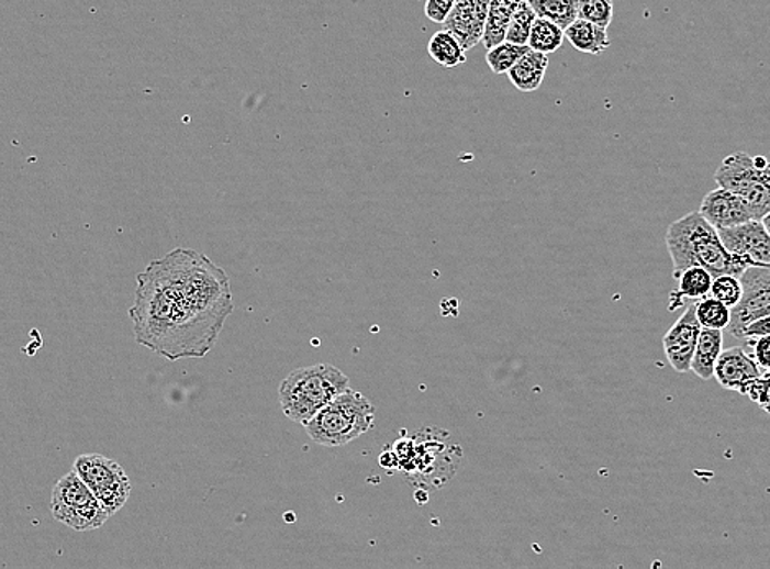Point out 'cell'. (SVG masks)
<instances>
[{
  "label": "cell",
  "instance_id": "obj_1",
  "mask_svg": "<svg viewBox=\"0 0 770 569\" xmlns=\"http://www.w3.org/2000/svg\"><path fill=\"white\" fill-rule=\"evenodd\" d=\"M234 312L231 279L214 261L176 248L137 276L129 315L135 342L163 358H204Z\"/></svg>",
  "mask_w": 770,
  "mask_h": 569
},
{
  "label": "cell",
  "instance_id": "obj_2",
  "mask_svg": "<svg viewBox=\"0 0 770 569\" xmlns=\"http://www.w3.org/2000/svg\"><path fill=\"white\" fill-rule=\"evenodd\" d=\"M666 245L673 263V278H679L687 268L702 266L713 278L733 275L741 278L751 263L743 256L728 252L718 230L713 227L699 212H690L667 230Z\"/></svg>",
  "mask_w": 770,
  "mask_h": 569
},
{
  "label": "cell",
  "instance_id": "obj_3",
  "mask_svg": "<svg viewBox=\"0 0 770 569\" xmlns=\"http://www.w3.org/2000/svg\"><path fill=\"white\" fill-rule=\"evenodd\" d=\"M350 388V379L335 366H306L291 371L280 384L281 411L290 421L306 425L321 409Z\"/></svg>",
  "mask_w": 770,
  "mask_h": 569
},
{
  "label": "cell",
  "instance_id": "obj_4",
  "mask_svg": "<svg viewBox=\"0 0 770 569\" xmlns=\"http://www.w3.org/2000/svg\"><path fill=\"white\" fill-rule=\"evenodd\" d=\"M375 408L361 392L348 388L317 412L304 427L322 447H344L373 428Z\"/></svg>",
  "mask_w": 770,
  "mask_h": 569
},
{
  "label": "cell",
  "instance_id": "obj_5",
  "mask_svg": "<svg viewBox=\"0 0 770 569\" xmlns=\"http://www.w3.org/2000/svg\"><path fill=\"white\" fill-rule=\"evenodd\" d=\"M715 181L738 194L751 208L756 221L770 212V161L765 156L736 152L723 159Z\"/></svg>",
  "mask_w": 770,
  "mask_h": 569
},
{
  "label": "cell",
  "instance_id": "obj_6",
  "mask_svg": "<svg viewBox=\"0 0 770 569\" xmlns=\"http://www.w3.org/2000/svg\"><path fill=\"white\" fill-rule=\"evenodd\" d=\"M49 507L55 521L78 532L101 528L111 517L75 469L56 482Z\"/></svg>",
  "mask_w": 770,
  "mask_h": 569
},
{
  "label": "cell",
  "instance_id": "obj_7",
  "mask_svg": "<svg viewBox=\"0 0 770 569\" xmlns=\"http://www.w3.org/2000/svg\"><path fill=\"white\" fill-rule=\"evenodd\" d=\"M72 469L94 492L109 515H114L127 504L132 482L124 468L114 459L98 454L81 455L75 459Z\"/></svg>",
  "mask_w": 770,
  "mask_h": 569
},
{
  "label": "cell",
  "instance_id": "obj_8",
  "mask_svg": "<svg viewBox=\"0 0 770 569\" xmlns=\"http://www.w3.org/2000/svg\"><path fill=\"white\" fill-rule=\"evenodd\" d=\"M741 281L743 298L732 309V322L728 325L729 334L738 341H743V334L751 322L770 315V268L751 266L741 276Z\"/></svg>",
  "mask_w": 770,
  "mask_h": 569
},
{
  "label": "cell",
  "instance_id": "obj_9",
  "mask_svg": "<svg viewBox=\"0 0 770 569\" xmlns=\"http://www.w3.org/2000/svg\"><path fill=\"white\" fill-rule=\"evenodd\" d=\"M702 328L696 317L695 302L685 309L682 317L663 335V353L677 372L692 371L693 355H695Z\"/></svg>",
  "mask_w": 770,
  "mask_h": 569
},
{
  "label": "cell",
  "instance_id": "obj_10",
  "mask_svg": "<svg viewBox=\"0 0 770 569\" xmlns=\"http://www.w3.org/2000/svg\"><path fill=\"white\" fill-rule=\"evenodd\" d=\"M718 233L729 253L743 256L751 266L770 268V235L761 221H749L736 227L718 230Z\"/></svg>",
  "mask_w": 770,
  "mask_h": 569
},
{
  "label": "cell",
  "instance_id": "obj_11",
  "mask_svg": "<svg viewBox=\"0 0 770 569\" xmlns=\"http://www.w3.org/2000/svg\"><path fill=\"white\" fill-rule=\"evenodd\" d=\"M491 0H457L453 12L444 22V29L453 33L465 52L483 42Z\"/></svg>",
  "mask_w": 770,
  "mask_h": 569
},
{
  "label": "cell",
  "instance_id": "obj_12",
  "mask_svg": "<svg viewBox=\"0 0 770 569\" xmlns=\"http://www.w3.org/2000/svg\"><path fill=\"white\" fill-rule=\"evenodd\" d=\"M762 375L761 366L756 361L752 353L746 352L743 346L723 349L715 368V379L723 389L736 391L746 395L749 386Z\"/></svg>",
  "mask_w": 770,
  "mask_h": 569
},
{
  "label": "cell",
  "instance_id": "obj_13",
  "mask_svg": "<svg viewBox=\"0 0 770 569\" xmlns=\"http://www.w3.org/2000/svg\"><path fill=\"white\" fill-rule=\"evenodd\" d=\"M700 214L716 230L732 228L756 221L751 208L738 194L722 186L703 198Z\"/></svg>",
  "mask_w": 770,
  "mask_h": 569
},
{
  "label": "cell",
  "instance_id": "obj_14",
  "mask_svg": "<svg viewBox=\"0 0 770 569\" xmlns=\"http://www.w3.org/2000/svg\"><path fill=\"white\" fill-rule=\"evenodd\" d=\"M549 68L546 53L529 49L507 72L511 85L521 92H534L540 88Z\"/></svg>",
  "mask_w": 770,
  "mask_h": 569
},
{
  "label": "cell",
  "instance_id": "obj_15",
  "mask_svg": "<svg viewBox=\"0 0 770 569\" xmlns=\"http://www.w3.org/2000/svg\"><path fill=\"white\" fill-rule=\"evenodd\" d=\"M609 29L596 25V23L587 22L583 19H577L569 29L566 30V38L570 45L580 53L587 55L599 56L605 53L612 46Z\"/></svg>",
  "mask_w": 770,
  "mask_h": 569
},
{
  "label": "cell",
  "instance_id": "obj_16",
  "mask_svg": "<svg viewBox=\"0 0 770 569\" xmlns=\"http://www.w3.org/2000/svg\"><path fill=\"white\" fill-rule=\"evenodd\" d=\"M723 352V331L716 328H702L699 345L693 355L692 371L700 379L715 378L716 362Z\"/></svg>",
  "mask_w": 770,
  "mask_h": 569
},
{
  "label": "cell",
  "instance_id": "obj_17",
  "mask_svg": "<svg viewBox=\"0 0 770 569\" xmlns=\"http://www.w3.org/2000/svg\"><path fill=\"white\" fill-rule=\"evenodd\" d=\"M524 0H491L488 12L487 30H484L483 46L487 49L506 42L507 29L516 13L517 7Z\"/></svg>",
  "mask_w": 770,
  "mask_h": 569
},
{
  "label": "cell",
  "instance_id": "obj_18",
  "mask_svg": "<svg viewBox=\"0 0 770 569\" xmlns=\"http://www.w3.org/2000/svg\"><path fill=\"white\" fill-rule=\"evenodd\" d=\"M427 52H429L431 58L444 68H456V66L467 62V55H465L467 52H465L464 46L446 29L434 33L429 45H427Z\"/></svg>",
  "mask_w": 770,
  "mask_h": 569
},
{
  "label": "cell",
  "instance_id": "obj_19",
  "mask_svg": "<svg viewBox=\"0 0 770 569\" xmlns=\"http://www.w3.org/2000/svg\"><path fill=\"white\" fill-rule=\"evenodd\" d=\"M537 16L550 20L567 30L579 19V2L577 0H529Z\"/></svg>",
  "mask_w": 770,
  "mask_h": 569
},
{
  "label": "cell",
  "instance_id": "obj_20",
  "mask_svg": "<svg viewBox=\"0 0 770 569\" xmlns=\"http://www.w3.org/2000/svg\"><path fill=\"white\" fill-rule=\"evenodd\" d=\"M563 40H566V30L560 29L550 20L537 16L529 36L531 49L549 55V53H556L557 49H560Z\"/></svg>",
  "mask_w": 770,
  "mask_h": 569
},
{
  "label": "cell",
  "instance_id": "obj_21",
  "mask_svg": "<svg viewBox=\"0 0 770 569\" xmlns=\"http://www.w3.org/2000/svg\"><path fill=\"white\" fill-rule=\"evenodd\" d=\"M677 279H679V292L677 294L680 298L700 301V299L710 295L713 279L715 278H713L708 269L702 268V266H692V268H687Z\"/></svg>",
  "mask_w": 770,
  "mask_h": 569
},
{
  "label": "cell",
  "instance_id": "obj_22",
  "mask_svg": "<svg viewBox=\"0 0 770 569\" xmlns=\"http://www.w3.org/2000/svg\"><path fill=\"white\" fill-rule=\"evenodd\" d=\"M696 317L703 328L725 331L732 322V308L713 295H706L696 302Z\"/></svg>",
  "mask_w": 770,
  "mask_h": 569
},
{
  "label": "cell",
  "instance_id": "obj_23",
  "mask_svg": "<svg viewBox=\"0 0 770 569\" xmlns=\"http://www.w3.org/2000/svg\"><path fill=\"white\" fill-rule=\"evenodd\" d=\"M529 45L503 42L487 52V65L494 75H507L510 69L529 52Z\"/></svg>",
  "mask_w": 770,
  "mask_h": 569
},
{
  "label": "cell",
  "instance_id": "obj_24",
  "mask_svg": "<svg viewBox=\"0 0 770 569\" xmlns=\"http://www.w3.org/2000/svg\"><path fill=\"white\" fill-rule=\"evenodd\" d=\"M536 10L531 5L529 0H524L517 7L513 20H511L510 29H507L506 42L516 43V45H529L531 32H533L534 22H536Z\"/></svg>",
  "mask_w": 770,
  "mask_h": 569
},
{
  "label": "cell",
  "instance_id": "obj_25",
  "mask_svg": "<svg viewBox=\"0 0 770 569\" xmlns=\"http://www.w3.org/2000/svg\"><path fill=\"white\" fill-rule=\"evenodd\" d=\"M579 2V19L609 29L615 15L613 0H577Z\"/></svg>",
  "mask_w": 770,
  "mask_h": 569
},
{
  "label": "cell",
  "instance_id": "obj_26",
  "mask_svg": "<svg viewBox=\"0 0 770 569\" xmlns=\"http://www.w3.org/2000/svg\"><path fill=\"white\" fill-rule=\"evenodd\" d=\"M710 295L725 302L728 308H736L743 298V281L738 276L722 275L713 279Z\"/></svg>",
  "mask_w": 770,
  "mask_h": 569
},
{
  "label": "cell",
  "instance_id": "obj_27",
  "mask_svg": "<svg viewBox=\"0 0 770 569\" xmlns=\"http://www.w3.org/2000/svg\"><path fill=\"white\" fill-rule=\"evenodd\" d=\"M746 398L770 414V371L762 372L746 391Z\"/></svg>",
  "mask_w": 770,
  "mask_h": 569
},
{
  "label": "cell",
  "instance_id": "obj_28",
  "mask_svg": "<svg viewBox=\"0 0 770 569\" xmlns=\"http://www.w3.org/2000/svg\"><path fill=\"white\" fill-rule=\"evenodd\" d=\"M457 0H426L424 12H426V16L431 22L444 23L447 16L450 15V12H453Z\"/></svg>",
  "mask_w": 770,
  "mask_h": 569
},
{
  "label": "cell",
  "instance_id": "obj_29",
  "mask_svg": "<svg viewBox=\"0 0 770 569\" xmlns=\"http://www.w3.org/2000/svg\"><path fill=\"white\" fill-rule=\"evenodd\" d=\"M746 343L751 346L752 356H755L758 365L761 366L762 371H770V335L751 338V341Z\"/></svg>",
  "mask_w": 770,
  "mask_h": 569
},
{
  "label": "cell",
  "instance_id": "obj_30",
  "mask_svg": "<svg viewBox=\"0 0 770 569\" xmlns=\"http://www.w3.org/2000/svg\"><path fill=\"white\" fill-rule=\"evenodd\" d=\"M762 335H770V315L751 322L743 334V341L748 342L751 338L762 337Z\"/></svg>",
  "mask_w": 770,
  "mask_h": 569
},
{
  "label": "cell",
  "instance_id": "obj_31",
  "mask_svg": "<svg viewBox=\"0 0 770 569\" xmlns=\"http://www.w3.org/2000/svg\"><path fill=\"white\" fill-rule=\"evenodd\" d=\"M762 225H765V228L768 230V233L770 235V212L769 214H766L765 217L761 219Z\"/></svg>",
  "mask_w": 770,
  "mask_h": 569
}]
</instances>
